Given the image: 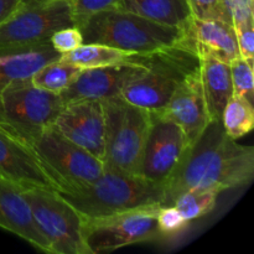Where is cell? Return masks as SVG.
<instances>
[{"label": "cell", "mask_w": 254, "mask_h": 254, "mask_svg": "<svg viewBox=\"0 0 254 254\" xmlns=\"http://www.w3.org/2000/svg\"><path fill=\"white\" fill-rule=\"evenodd\" d=\"M160 206L136 208L96 218H83L82 236L89 254L112 252L161 238L156 213Z\"/></svg>", "instance_id": "9"}, {"label": "cell", "mask_w": 254, "mask_h": 254, "mask_svg": "<svg viewBox=\"0 0 254 254\" xmlns=\"http://www.w3.org/2000/svg\"><path fill=\"white\" fill-rule=\"evenodd\" d=\"M106 113V169L138 175L150 127V112L133 106L121 96L103 101Z\"/></svg>", "instance_id": "5"}, {"label": "cell", "mask_w": 254, "mask_h": 254, "mask_svg": "<svg viewBox=\"0 0 254 254\" xmlns=\"http://www.w3.org/2000/svg\"><path fill=\"white\" fill-rule=\"evenodd\" d=\"M0 178L22 189L59 191L36 151L22 138L0 124Z\"/></svg>", "instance_id": "13"}, {"label": "cell", "mask_w": 254, "mask_h": 254, "mask_svg": "<svg viewBox=\"0 0 254 254\" xmlns=\"http://www.w3.org/2000/svg\"><path fill=\"white\" fill-rule=\"evenodd\" d=\"M61 55L50 42L32 46H0V92L9 84L31 78L41 66Z\"/></svg>", "instance_id": "18"}, {"label": "cell", "mask_w": 254, "mask_h": 254, "mask_svg": "<svg viewBox=\"0 0 254 254\" xmlns=\"http://www.w3.org/2000/svg\"><path fill=\"white\" fill-rule=\"evenodd\" d=\"M231 79H232L233 93L243 97L251 103L254 98V74L253 64L242 56L236 57L230 62Z\"/></svg>", "instance_id": "25"}, {"label": "cell", "mask_w": 254, "mask_h": 254, "mask_svg": "<svg viewBox=\"0 0 254 254\" xmlns=\"http://www.w3.org/2000/svg\"><path fill=\"white\" fill-rule=\"evenodd\" d=\"M83 218H96L149 206H161L165 186L138 175L104 169L93 183L59 192Z\"/></svg>", "instance_id": "3"}, {"label": "cell", "mask_w": 254, "mask_h": 254, "mask_svg": "<svg viewBox=\"0 0 254 254\" xmlns=\"http://www.w3.org/2000/svg\"><path fill=\"white\" fill-rule=\"evenodd\" d=\"M146 67L133 55L130 60L109 66L84 68L61 93L64 103L78 99H99L104 101L111 97L121 96L124 87L140 76Z\"/></svg>", "instance_id": "14"}, {"label": "cell", "mask_w": 254, "mask_h": 254, "mask_svg": "<svg viewBox=\"0 0 254 254\" xmlns=\"http://www.w3.org/2000/svg\"><path fill=\"white\" fill-rule=\"evenodd\" d=\"M76 26H79L89 16L104 10L116 9L119 0H68Z\"/></svg>", "instance_id": "28"}, {"label": "cell", "mask_w": 254, "mask_h": 254, "mask_svg": "<svg viewBox=\"0 0 254 254\" xmlns=\"http://www.w3.org/2000/svg\"><path fill=\"white\" fill-rule=\"evenodd\" d=\"M0 228L29 242L39 251L52 253L46 238L32 218L31 208L24 196V189L0 178Z\"/></svg>", "instance_id": "16"}, {"label": "cell", "mask_w": 254, "mask_h": 254, "mask_svg": "<svg viewBox=\"0 0 254 254\" xmlns=\"http://www.w3.org/2000/svg\"><path fill=\"white\" fill-rule=\"evenodd\" d=\"M254 176V148L227 135L221 119H211L191 143L188 153L165 185L163 205H173L189 190L222 192L245 186Z\"/></svg>", "instance_id": "1"}, {"label": "cell", "mask_w": 254, "mask_h": 254, "mask_svg": "<svg viewBox=\"0 0 254 254\" xmlns=\"http://www.w3.org/2000/svg\"><path fill=\"white\" fill-rule=\"evenodd\" d=\"M159 112L175 122L191 143L202 133L211 118L201 82L200 67L179 84L165 108Z\"/></svg>", "instance_id": "15"}, {"label": "cell", "mask_w": 254, "mask_h": 254, "mask_svg": "<svg viewBox=\"0 0 254 254\" xmlns=\"http://www.w3.org/2000/svg\"><path fill=\"white\" fill-rule=\"evenodd\" d=\"M31 146L59 186L57 192L83 188L106 169L101 159L64 138L54 127L40 134Z\"/></svg>", "instance_id": "7"}, {"label": "cell", "mask_w": 254, "mask_h": 254, "mask_svg": "<svg viewBox=\"0 0 254 254\" xmlns=\"http://www.w3.org/2000/svg\"><path fill=\"white\" fill-rule=\"evenodd\" d=\"M68 26H76L68 0H29L0 26V46L45 44Z\"/></svg>", "instance_id": "10"}, {"label": "cell", "mask_w": 254, "mask_h": 254, "mask_svg": "<svg viewBox=\"0 0 254 254\" xmlns=\"http://www.w3.org/2000/svg\"><path fill=\"white\" fill-rule=\"evenodd\" d=\"M50 44L60 55H64L81 46L83 44V36L78 26L62 27L52 34Z\"/></svg>", "instance_id": "29"}, {"label": "cell", "mask_w": 254, "mask_h": 254, "mask_svg": "<svg viewBox=\"0 0 254 254\" xmlns=\"http://www.w3.org/2000/svg\"><path fill=\"white\" fill-rule=\"evenodd\" d=\"M218 195L212 190H189L179 195L173 205L186 221L191 222L208 215L216 207Z\"/></svg>", "instance_id": "24"}, {"label": "cell", "mask_w": 254, "mask_h": 254, "mask_svg": "<svg viewBox=\"0 0 254 254\" xmlns=\"http://www.w3.org/2000/svg\"><path fill=\"white\" fill-rule=\"evenodd\" d=\"M61 135L103 161L106 113L103 101L78 99L64 103L54 123Z\"/></svg>", "instance_id": "12"}, {"label": "cell", "mask_w": 254, "mask_h": 254, "mask_svg": "<svg viewBox=\"0 0 254 254\" xmlns=\"http://www.w3.org/2000/svg\"><path fill=\"white\" fill-rule=\"evenodd\" d=\"M235 29L254 21L253 0H223Z\"/></svg>", "instance_id": "30"}, {"label": "cell", "mask_w": 254, "mask_h": 254, "mask_svg": "<svg viewBox=\"0 0 254 254\" xmlns=\"http://www.w3.org/2000/svg\"><path fill=\"white\" fill-rule=\"evenodd\" d=\"M240 55L253 64L254 57V21L235 29Z\"/></svg>", "instance_id": "31"}, {"label": "cell", "mask_w": 254, "mask_h": 254, "mask_svg": "<svg viewBox=\"0 0 254 254\" xmlns=\"http://www.w3.org/2000/svg\"><path fill=\"white\" fill-rule=\"evenodd\" d=\"M83 44H102L136 55L186 45L185 30L118 9L99 11L79 25Z\"/></svg>", "instance_id": "2"}, {"label": "cell", "mask_w": 254, "mask_h": 254, "mask_svg": "<svg viewBox=\"0 0 254 254\" xmlns=\"http://www.w3.org/2000/svg\"><path fill=\"white\" fill-rule=\"evenodd\" d=\"M116 9L183 30L193 17L186 0H119Z\"/></svg>", "instance_id": "20"}, {"label": "cell", "mask_w": 254, "mask_h": 254, "mask_svg": "<svg viewBox=\"0 0 254 254\" xmlns=\"http://www.w3.org/2000/svg\"><path fill=\"white\" fill-rule=\"evenodd\" d=\"M151 121L138 176L165 186L188 153L191 140L185 131L160 112H150Z\"/></svg>", "instance_id": "11"}, {"label": "cell", "mask_w": 254, "mask_h": 254, "mask_svg": "<svg viewBox=\"0 0 254 254\" xmlns=\"http://www.w3.org/2000/svg\"><path fill=\"white\" fill-rule=\"evenodd\" d=\"M200 77L211 119H221L228 99L233 94L230 64L212 56H201Z\"/></svg>", "instance_id": "19"}, {"label": "cell", "mask_w": 254, "mask_h": 254, "mask_svg": "<svg viewBox=\"0 0 254 254\" xmlns=\"http://www.w3.org/2000/svg\"><path fill=\"white\" fill-rule=\"evenodd\" d=\"M221 122L227 135L235 140L247 135L254 127L253 103L233 93L223 109Z\"/></svg>", "instance_id": "23"}, {"label": "cell", "mask_w": 254, "mask_h": 254, "mask_svg": "<svg viewBox=\"0 0 254 254\" xmlns=\"http://www.w3.org/2000/svg\"><path fill=\"white\" fill-rule=\"evenodd\" d=\"M156 220H158L159 231L163 237L179 235L190 223L174 205L160 206L156 213Z\"/></svg>", "instance_id": "26"}, {"label": "cell", "mask_w": 254, "mask_h": 254, "mask_svg": "<svg viewBox=\"0 0 254 254\" xmlns=\"http://www.w3.org/2000/svg\"><path fill=\"white\" fill-rule=\"evenodd\" d=\"M136 57L146 69L124 87L121 97L148 112L165 108L179 84L200 67L197 55L185 45Z\"/></svg>", "instance_id": "4"}, {"label": "cell", "mask_w": 254, "mask_h": 254, "mask_svg": "<svg viewBox=\"0 0 254 254\" xmlns=\"http://www.w3.org/2000/svg\"><path fill=\"white\" fill-rule=\"evenodd\" d=\"M24 196L52 254H89L82 236L83 217L57 191L24 189Z\"/></svg>", "instance_id": "8"}, {"label": "cell", "mask_w": 254, "mask_h": 254, "mask_svg": "<svg viewBox=\"0 0 254 254\" xmlns=\"http://www.w3.org/2000/svg\"><path fill=\"white\" fill-rule=\"evenodd\" d=\"M64 102L61 94L45 91L22 79L0 92V124L31 144L54 127Z\"/></svg>", "instance_id": "6"}, {"label": "cell", "mask_w": 254, "mask_h": 254, "mask_svg": "<svg viewBox=\"0 0 254 254\" xmlns=\"http://www.w3.org/2000/svg\"><path fill=\"white\" fill-rule=\"evenodd\" d=\"M29 0H0V26Z\"/></svg>", "instance_id": "32"}, {"label": "cell", "mask_w": 254, "mask_h": 254, "mask_svg": "<svg viewBox=\"0 0 254 254\" xmlns=\"http://www.w3.org/2000/svg\"><path fill=\"white\" fill-rule=\"evenodd\" d=\"M131 52L102 44H82L77 49L61 55L60 60L79 68H96L126 62L133 57Z\"/></svg>", "instance_id": "21"}, {"label": "cell", "mask_w": 254, "mask_h": 254, "mask_svg": "<svg viewBox=\"0 0 254 254\" xmlns=\"http://www.w3.org/2000/svg\"><path fill=\"white\" fill-rule=\"evenodd\" d=\"M186 45L197 57L212 56L230 64L241 56L232 24L221 20L192 17L185 29Z\"/></svg>", "instance_id": "17"}, {"label": "cell", "mask_w": 254, "mask_h": 254, "mask_svg": "<svg viewBox=\"0 0 254 254\" xmlns=\"http://www.w3.org/2000/svg\"><path fill=\"white\" fill-rule=\"evenodd\" d=\"M186 2L196 19L221 20L232 24L223 0H186Z\"/></svg>", "instance_id": "27"}, {"label": "cell", "mask_w": 254, "mask_h": 254, "mask_svg": "<svg viewBox=\"0 0 254 254\" xmlns=\"http://www.w3.org/2000/svg\"><path fill=\"white\" fill-rule=\"evenodd\" d=\"M82 68L71 64L55 60L40 67L31 76L32 84L45 91L61 94L81 73Z\"/></svg>", "instance_id": "22"}]
</instances>
